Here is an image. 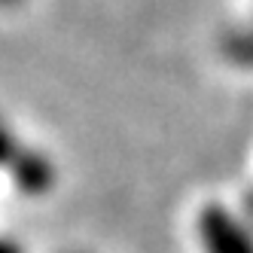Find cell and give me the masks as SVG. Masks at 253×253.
I'll list each match as a JSON object with an SVG mask.
<instances>
[{
	"label": "cell",
	"mask_w": 253,
	"mask_h": 253,
	"mask_svg": "<svg viewBox=\"0 0 253 253\" xmlns=\"http://www.w3.org/2000/svg\"><path fill=\"white\" fill-rule=\"evenodd\" d=\"M0 253H12V250H6V247H0Z\"/></svg>",
	"instance_id": "cell-1"
}]
</instances>
